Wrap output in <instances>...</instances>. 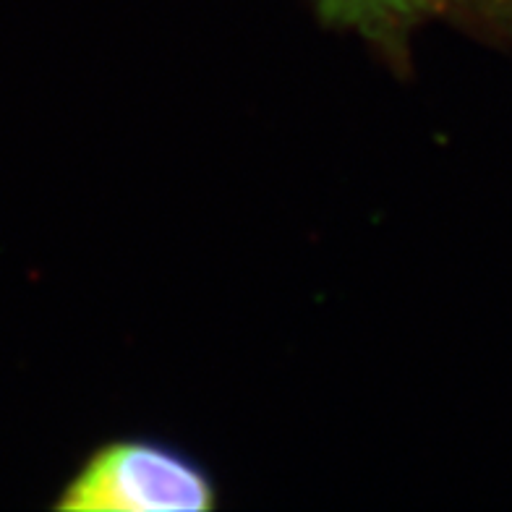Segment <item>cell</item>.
Here are the masks:
<instances>
[{
    "instance_id": "6da1fadb",
    "label": "cell",
    "mask_w": 512,
    "mask_h": 512,
    "mask_svg": "<svg viewBox=\"0 0 512 512\" xmlns=\"http://www.w3.org/2000/svg\"><path fill=\"white\" fill-rule=\"evenodd\" d=\"M215 505L217 489L202 465L149 439L100 447L58 499V510L74 512H202Z\"/></svg>"
},
{
    "instance_id": "7a4b0ae2",
    "label": "cell",
    "mask_w": 512,
    "mask_h": 512,
    "mask_svg": "<svg viewBox=\"0 0 512 512\" xmlns=\"http://www.w3.org/2000/svg\"><path fill=\"white\" fill-rule=\"evenodd\" d=\"M319 11L335 27L356 29L374 42L398 50L400 42L426 16L437 14L450 0H317Z\"/></svg>"
},
{
    "instance_id": "3957f363",
    "label": "cell",
    "mask_w": 512,
    "mask_h": 512,
    "mask_svg": "<svg viewBox=\"0 0 512 512\" xmlns=\"http://www.w3.org/2000/svg\"><path fill=\"white\" fill-rule=\"evenodd\" d=\"M479 3L489 11V16L499 21V27L510 32L512 37V0H479Z\"/></svg>"
}]
</instances>
